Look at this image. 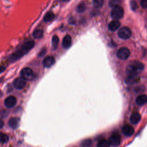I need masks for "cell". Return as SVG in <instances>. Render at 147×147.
<instances>
[{
	"label": "cell",
	"mask_w": 147,
	"mask_h": 147,
	"mask_svg": "<svg viewBox=\"0 0 147 147\" xmlns=\"http://www.w3.org/2000/svg\"><path fill=\"white\" fill-rule=\"evenodd\" d=\"M35 46V42L32 40H30L24 43L23 45L17 51L12 54L10 57L9 60L11 62H13L22 58L30 51Z\"/></svg>",
	"instance_id": "cell-1"
},
{
	"label": "cell",
	"mask_w": 147,
	"mask_h": 147,
	"mask_svg": "<svg viewBox=\"0 0 147 147\" xmlns=\"http://www.w3.org/2000/svg\"><path fill=\"white\" fill-rule=\"evenodd\" d=\"M144 64L138 61H134L129 64L126 71L129 75H138L140 72L144 70Z\"/></svg>",
	"instance_id": "cell-2"
},
{
	"label": "cell",
	"mask_w": 147,
	"mask_h": 147,
	"mask_svg": "<svg viewBox=\"0 0 147 147\" xmlns=\"http://www.w3.org/2000/svg\"><path fill=\"white\" fill-rule=\"evenodd\" d=\"M124 15V11L120 6H117L113 8L111 12V16L114 20H118L122 18Z\"/></svg>",
	"instance_id": "cell-3"
},
{
	"label": "cell",
	"mask_w": 147,
	"mask_h": 147,
	"mask_svg": "<svg viewBox=\"0 0 147 147\" xmlns=\"http://www.w3.org/2000/svg\"><path fill=\"white\" fill-rule=\"evenodd\" d=\"M118 35L119 38L124 40H127L131 37L132 31L129 28L127 27H124L118 31Z\"/></svg>",
	"instance_id": "cell-4"
},
{
	"label": "cell",
	"mask_w": 147,
	"mask_h": 147,
	"mask_svg": "<svg viewBox=\"0 0 147 147\" xmlns=\"http://www.w3.org/2000/svg\"><path fill=\"white\" fill-rule=\"evenodd\" d=\"M109 142L110 145L113 146H118L120 145L121 142V135L118 133H113L109 139Z\"/></svg>",
	"instance_id": "cell-5"
},
{
	"label": "cell",
	"mask_w": 147,
	"mask_h": 147,
	"mask_svg": "<svg viewBox=\"0 0 147 147\" xmlns=\"http://www.w3.org/2000/svg\"><path fill=\"white\" fill-rule=\"evenodd\" d=\"M21 78L26 81H30L33 78L34 72L31 68L29 67L24 68L20 72Z\"/></svg>",
	"instance_id": "cell-6"
},
{
	"label": "cell",
	"mask_w": 147,
	"mask_h": 147,
	"mask_svg": "<svg viewBox=\"0 0 147 147\" xmlns=\"http://www.w3.org/2000/svg\"><path fill=\"white\" fill-rule=\"evenodd\" d=\"M130 52L128 48L126 47L121 48L117 52V56L121 60H126L130 56Z\"/></svg>",
	"instance_id": "cell-7"
},
{
	"label": "cell",
	"mask_w": 147,
	"mask_h": 147,
	"mask_svg": "<svg viewBox=\"0 0 147 147\" xmlns=\"http://www.w3.org/2000/svg\"><path fill=\"white\" fill-rule=\"evenodd\" d=\"M13 85L16 89L22 90L25 87L26 85V81L21 77L17 78L15 80Z\"/></svg>",
	"instance_id": "cell-8"
},
{
	"label": "cell",
	"mask_w": 147,
	"mask_h": 147,
	"mask_svg": "<svg viewBox=\"0 0 147 147\" xmlns=\"http://www.w3.org/2000/svg\"><path fill=\"white\" fill-rule=\"evenodd\" d=\"M122 132L125 136L128 137L132 136L134 132V128L130 125H125L122 128Z\"/></svg>",
	"instance_id": "cell-9"
},
{
	"label": "cell",
	"mask_w": 147,
	"mask_h": 147,
	"mask_svg": "<svg viewBox=\"0 0 147 147\" xmlns=\"http://www.w3.org/2000/svg\"><path fill=\"white\" fill-rule=\"evenodd\" d=\"M140 81V77L138 75H129L125 79V82L128 85H133Z\"/></svg>",
	"instance_id": "cell-10"
},
{
	"label": "cell",
	"mask_w": 147,
	"mask_h": 147,
	"mask_svg": "<svg viewBox=\"0 0 147 147\" xmlns=\"http://www.w3.org/2000/svg\"><path fill=\"white\" fill-rule=\"evenodd\" d=\"M17 102V99L14 96H9L5 100V105L7 107L12 108L15 106Z\"/></svg>",
	"instance_id": "cell-11"
},
{
	"label": "cell",
	"mask_w": 147,
	"mask_h": 147,
	"mask_svg": "<svg viewBox=\"0 0 147 147\" xmlns=\"http://www.w3.org/2000/svg\"><path fill=\"white\" fill-rule=\"evenodd\" d=\"M55 63V59L52 56L46 57L43 60V66L44 67L50 68Z\"/></svg>",
	"instance_id": "cell-12"
},
{
	"label": "cell",
	"mask_w": 147,
	"mask_h": 147,
	"mask_svg": "<svg viewBox=\"0 0 147 147\" xmlns=\"http://www.w3.org/2000/svg\"><path fill=\"white\" fill-rule=\"evenodd\" d=\"M141 118V116L139 113L134 112L131 114L130 117V121L132 124L136 125V124H137L140 121Z\"/></svg>",
	"instance_id": "cell-13"
},
{
	"label": "cell",
	"mask_w": 147,
	"mask_h": 147,
	"mask_svg": "<svg viewBox=\"0 0 147 147\" xmlns=\"http://www.w3.org/2000/svg\"><path fill=\"white\" fill-rule=\"evenodd\" d=\"M71 44H72V39L71 36L68 35L65 36V37L63 38V43H62L63 47L64 49H68L71 47Z\"/></svg>",
	"instance_id": "cell-14"
},
{
	"label": "cell",
	"mask_w": 147,
	"mask_h": 147,
	"mask_svg": "<svg viewBox=\"0 0 147 147\" xmlns=\"http://www.w3.org/2000/svg\"><path fill=\"white\" fill-rule=\"evenodd\" d=\"M147 102V96L144 94L138 95L136 99V103L138 106H142Z\"/></svg>",
	"instance_id": "cell-15"
},
{
	"label": "cell",
	"mask_w": 147,
	"mask_h": 147,
	"mask_svg": "<svg viewBox=\"0 0 147 147\" xmlns=\"http://www.w3.org/2000/svg\"><path fill=\"white\" fill-rule=\"evenodd\" d=\"M20 122V118L18 117H12L9 121V125L11 128L13 129H16L19 126V124Z\"/></svg>",
	"instance_id": "cell-16"
},
{
	"label": "cell",
	"mask_w": 147,
	"mask_h": 147,
	"mask_svg": "<svg viewBox=\"0 0 147 147\" xmlns=\"http://www.w3.org/2000/svg\"><path fill=\"white\" fill-rule=\"evenodd\" d=\"M120 25L121 24L119 21L113 20L109 23L108 26V28H109V30L111 31H115L119 28V27H120Z\"/></svg>",
	"instance_id": "cell-17"
},
{
	"label": "cell",
	"mask_w": 147,
	"mask_h": 147,
	"mask_svg": "<svg viewBox=\"0 0 147 147\" xmlns=\"http://www.w3.org/2000/svg\"><path fill=\"white\" fill-rule=\"evenodd\" d=\"M110 144L109 141L105 139H102L99 140L97 145V147H110Z\"/></svg>",
	"instance_id": "cell-18"
},
{
	"label": "cell",
	"mask_w": 147,
	"mask_h": 147,
	"mask_svg": "<svg viewBox=\"0 0 147 147\" xmlns=\"http://www.w3.org/2000/svg\"><path fill=\"white\" fill-rule=\"evenodd\" d=\"M55 18V15L54 13L50 12H48L44 16V20L46 22H50L51 21H52Z\"/></svg>",
	"instance_id": "cell-19"
},
{
	"label": "cell",
	"mask_w": 147,
	"mask_h": 147,
	"mask_svg": "<svg viewBox=\"0 0 147 147\" xmlns=\"http://www.w3.org/2000/svg\"><path fill=\"white\" fill-rule=\"evenodd\" d=\"M44 32L42 30H36L33 32V36L34 38L39 39L43 37Z\"/></svg>",
	"instance_id": "cell-20"
},
{
	"label": "cell",
	"mask_w": 147,
	"mask_h": 147,
	"mask_svg": "<svg viewBox=\"0 0 147 147\" xmlns=\"http://www.w3.org/2000/svg\"><path fill=\"white\" fill-rule=\"evenodd\" d=\"M59 42V39L58 36L54 35L52 39V46L54 50H56L58 46Z\"/></svg>",
	"instance_id": "cell-21"
},
{
	"label": "cell",
	"mask_w": 147,
	"mask_h": 147,
	"mask_svg": "<svg viewBox=\"0 0 147 147\" xmlns=\"http://www.w3.org/2000/svg\"><path fill=\"white\" fill-rule=\"evenodd\" d=\"M9 141V137L7 134L0 133V144H5Z\"/></svg>",
	"instance_id": "cell-22"
},
{
	"label": "cell",
	"mask_w": 147,
	"mask_h": 147,
	"mask_svg": "<svg viewBox=\"0 0 147 147\" xmlns=\"http://www.w3.org/2000/svg\"><path fill=\"white\" fill-rule=\"evenodd\" d=\"M103 4V0H93V5L97 8H101Z\"/></svg>",
	"instance_id": "cell-23"
},
{
	"label": "cell",
	"mask_w": 147,
	"mask_h": 147,
	"mask_svg": "<svg viewBox=\"0 0 147 147\" xmlns=\"http://www.w3.org/2000/svg\"><path fill=\"white\" fill-rule=\"evenodd\" d=\"M121 3V0H110L109 5L110 8H114L115 7L119 6Z\"/></svg>",
	"instance_id": "cell-24"
},
{
	"label": "cell",
	"mask_w": 147,
	"mask_h": 147,
	"mask_svg": "<svg viewBox=\"0 0 147 147\" xmlns=\"http://www.w3.org/2000/svg\"><path fill=\"white\" fill-rule=\"evenodd\" d=\"M91 144L92 141L90 139H86L82 142L81 145L83 147H90L91 145Z\"/></svg>",
	"instance_id": "cell-25"
},
{
	"label": "cell",
	"mask_w": 147,
	"mask_h": 147,
	"mask_svg": "<svg viewBox=\"0 0 147 147\" xmlns=\"http://www.w3.org/2000/svg\"><path fill=\"white\" fill-rule=\"evenodd\" d=\"M130 7L132 9L133 11H136L138 8V5L137 4V2L135 0H131L130 1Z\"/></svg>",
	"instance_id": "cell-26"
},
{
	"label": "cell",
	"mask_w": 147,
	"mask_h": 147,
	"mask_svg": "<svg viewBox=\"0 0 147 147\" xmlns=\"http://www.w3.org/2000/svg\"><path fill=\"white\" fill-rule=\"evenodd\" d=\"M86 9V6L83 3L80 4L77 8V11L79 13H82Z\"/></svg>",
	"instance_id": "cell-27"
},
{
	"label": "cell",
	"mask_w": 147,
	"mask_h": 147,
	"mask_svg": "<svg viewBox=\"0 0 147 147\" xmlns=\"http://www.w3.org/2000/svg\"><path fill=\"white\" fill-rule=\"evenodd\" d=\"M141 6L144 9H147V0H140Z\"/></svg>",
	"instance_id": "cell-28"
},
{
	"label": "cell",
	"mask_w": 147,
	"mask_h": 147,
	"mask_svg": "<svg viewBox=\"0 0 147 147\" xmlns=\"http://www.w3.org/2000/svg\"><path fill=\"white\" fill-rule=\"evenodd\" d=\"M46 49H43L42 50V51L40 52V54H39V55H40V56H43L44 54H45V53H46Z\"/></svg>",
	"instance_id": "cell-29"
},
{
	"label": "cell",
	"mask_w": 147,
	"mask_h": 147,
	"mask_svg": "<svg viewBox=\"0 0 147 147\" xmlns=\"http://www.w3.org/2000/svg\"><path fill=\"white\" fill-rule=\"evenodd\" d=\"M5 70V67L0 65V73H2Z\"/></svg>",
	"instance_id": "cell-30"
},
{
	"label": "cell",
	"mask_w": 147,
	"mask_h": 147,
	"mask_svg": "<svg viewBox=\"0 0 147 147\" xmlns=\"http://www.w3.org/2000/svg\"><path fill=\"white\" fill-rule=\"evenodd\" d=\"M4 125V122L2 119H0V129H1Z\"/></svg>",
	"instance_id": "cell-31"
},
{
	"label": "cell",
	"mask_w": 147,
	"mask_h": 147,
	"mask_svg": "<svg viewBox=\"0 0 147 147\" xmlns=\"http://www.w3.org/2000/svg\"><path fill=\"white\" fill-rule=\"evenodd\" d=\"M63 1H69L70 0H63Z\"/></svg>",
	"instance_id": "cell-32"
}]
</instances>
